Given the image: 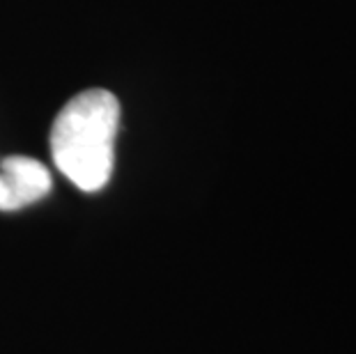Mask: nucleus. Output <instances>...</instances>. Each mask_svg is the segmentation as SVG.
I'll return each mask as SVG.
<instances>
[{
  "mask_svg": "<svg viewBox=\"0 0 356 354\" xmlns=\"http://www.w3.org/2000/svg\"><path fill=\"white\" fill-rule=\"evenodd\" d=\"M53 189L49 168L30 156H7L0 161V212H17L47 198Z\"/></svg>",
  "mask_w": 356,
  "mask_h": 354,
  "instance_id": "obj_2",
  "label": "nucleus"
},
{
  "mask_svg": "<svg viewBox=\"0 0 356 354\" xmlns=\"http://www.w3.org/2000/svg\"><path fill=\"white\" fill-rule=\"evenodd\" d=\"M120 104L108 90H83L65 104L51 127V156L56 168L81 191L108 184L115 161Z\"/></svg>",
  "mask_w": 356,
  "mask_h": 354,
  "instance_id": "obj_1",
  "label": "nucleus"
}]
</instances>
